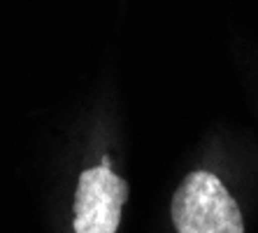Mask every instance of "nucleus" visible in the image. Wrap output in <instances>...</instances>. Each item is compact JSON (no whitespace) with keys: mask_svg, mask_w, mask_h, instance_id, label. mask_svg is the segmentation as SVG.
<instances>
[{"mask_svg":"<svg viewBox=\"0 0 258 233\" xmlns=\"http://www.w3.org/2000/svg\"><path fill=\"white\" fill-rule=\"evenodd\" d=\"M177 233H244V217L228 187L210 170H191L170 203Z\"/></svg>","mask_w":258,"mask_h":233,"instance_id":"nucleus-1","label":"nucleus"},{"mask_svg":"<svg viewBox=\"0 0 258 233\" xmlns=\"http://www.w3.org/2000/svg\"><path fill=\"white\" fill-rule=\"evenodd\" d=\"M128 201V182L116 175L105 156L100 166L79 173L72 201L75 233H116Z\"/></svg>","mask_w":258,"mask_h":233,"instance_id":"nucleus-2","label":"nucleus"}]
</instances>
